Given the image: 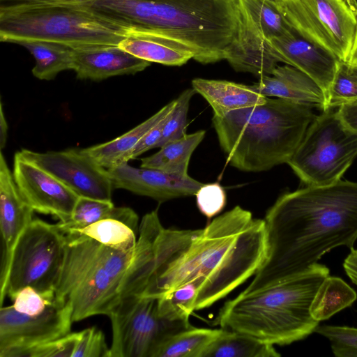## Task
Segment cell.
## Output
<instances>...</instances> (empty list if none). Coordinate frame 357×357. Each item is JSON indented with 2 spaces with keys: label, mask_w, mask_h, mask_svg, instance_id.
Returning a JSON list of instances; mask_svg holds the SVG:
<instances>
[{
  "label": "cell",
  "mask_w": 357,
  "mask_h": 357,
  "mask_svg": "<svg viewBox=\"0 0 357 357\" xmlns=\"http://www.w3.org/2000/svg\"><path fill=\"white\" fill-rule=\"evenodd\" d=\"M329 268L316 263L298 275L226 302L214 324L269 344L287 345L315 331L310 306Z\"/></svg>",
  "instance_id": "cell-5"
},
{
  "label": "cell",
  "mask_w": 357,
  "mask_h": 357,
  "mask_svg": "<svg viewBox=\"0 0 357 357\" xmlns=\"http://www.w3.org/2000/svg\"><path fill=\"white\" fill-rule=\"evenodd\" d=\"M139 31L89 9L45 6L0 10V39L6 43L46 40L72 48L118 45Z\"/></svg>",
  "instance_id": "cell-7"
},
{
  "label": "cell",
  "mask_w": 357,
  "mask_h": 357,
  "mask_svg": "<svg viewBox=\"0 0 357 357\" xmlns=\"http://www.w3.org/2000/svg\"><path fill=\"white\" fill-rule=\"evenodd\" d=\"M169 114L155 124L141 139L132 152V160L135 159L151 149L156 148L162 137L165 122Z\"/></svg>",
  "instance_id": "cell-39"
},
{
  "label": "cell",
  "mask_w": 357,
  "mask_h": 357,
  "mask_svg": "<svg viewBox=\"0 0 357 357\" xmlns=\"http://www.w3.org/2000/svg\"><path fill=\"white\" fill-rule=\"evenodd\" d=\"M344 270L351 282L357 285V250L351 249L343 263Z\"/></svg>",
  "instance_id": "cell-41"
},
{
  "label": "cell",
  "mask_w": 357,
  "mask_h": 357,
  "mask_svg": "<svg viewBox=\"0 0 357 357\" xmlns=\"http://www.w3.org/2000/svg\"><path fill=\"white\" fill-rule=\"evenodd\" d=\"M73 50V70L80 79L101 81L114 76L133 75L145 70L151 64L118 45H86Z\"/></svg>",
  "instance_id": "cell-18"
},
{
  "label": "cell",
  "mask_w": 357,
  "mask_h": 357,
  "mask_svg": "<svg viewBox=\"0 0 357 357\" xmlns=\"http://www.w3.org/2000/svg\"><path fill=\"white\" fill-rule=\"evenodd\" d=\"M86 7L183 47L204 64L226 60L259 77L278 65L241 0H86Z\"/></svg>",
  "instance_id": "cell-2"
},
{
  "label": "cell",
  "mask_w": 357,
  "mask_h": 357,
  "mask_svg": "<svg viewBox=\"0 0 357 357\" xmlns=\"http://www.w3.org/2000/svg\"><path fill=\"white\" fill-rule=\"evenodd\" d=\"M195 195L199 211L208 219L222 212L227 204L226 192L218 182L203 184Z\"/></svg>",
  "instance_id": "cell-36"
},
{
  "label": "cell",
  "mask_w": 357,
  "mask_h": 357,
  "mask_svg": "<svg viewBox=\"0 0 357 357\" xmlns=\"http://www.w3.org/2000/svg\"><path fill=\"white\" fill-rule=\"evenodd\" d=\"M356 20H357V8H356ZM347 61H348L351 63L357 64V24H356L355 34H354V40H353V43H352V46H351V50H350V52H349V54Z\"/></svg>",
  "instance_id": "cell-43"
},
{
  "label": "cell",
  "mask_w": 357,
  "mask_h": 357,
  "mask_svg": "<svg viewBox=\"0 0 357 357\" xmlns=\"http://www.w3.org/2000/svg\"><path fill=\"white\" fill-rule=\"evenodd\" d=\"M266 44L269 54L278 63L291 66L310 77L323 90L327 100L339 61L335 55L295 31L267 40Z\"/></svg>",
  "instance_id": "cell-16"
},
{
  "label": "cell",
  "mask_w": 357,
  "mask_h": 357,
  "mask_svg": "<svg viewBox=\"0 0 357 357\" xmlns=\"http://www.w3.org/2000/svg\"><path fill=\"white\" fill-rule=\"evenodd\" d=\"M201 130L167 143L155 153L141 160V167L154 169L179 176H188L189 162L205 136Z\"/></svg>",
  "instance_id": "cell-23"
},
{
  "label": "cell",
  "mask_w": 357,
  "mask_h": 357,
  "mask_svg": "<svg viewBox=\"0 0 357 357\" xmlns=\"http://www.w3.org/2000/svg\"><path fill=\"white\" fill-rule=\"evenodd\" d=\"M264 221L265 257L242 294L298 275L333 248H353L357 240V183L340 180L284 192L267 210Z\"/></svg>",
  "instance_id": "cell-3"
},
{
  "label": "cell",
  "mask_w": 357,
  "mask_h": 357,
  "mask_svg": "<svg viewBox=\"0 0 357 357\" xmlns=\"http://www.w3.org/2000/svg\"><path fill=\"white\" fill-rule=\"evenodd\" d=\"M63 232L84 235L105 246L122 252L134 250L137 241V231L125 222L114 218L103 219L84 228Z\"/></svg>",
  "instance_id": "cell-29"
},
{
  "label": "cell",
  "mask_w": 357,
  "mask_h": 357,
  "mask_svg": "<svg viewBox=\"0 0 357 357\" xmlns=\"http://www.w3.org/2000/svg\"><path fill=\"white\" fill-rule=\"evenodd\" d=\"M17 44L25 47L36 64L32 74L41 80H52L62 71L73 70L74 50L66 45L46 40H22Z\"/></svg>",
  "instance_id": "cell-25"
},
{
  "label": "cell",
  "mask_w": 357,
  "mask_h": 357,
  "mask_svg": "<svg viewBox=\"0 0 357 357\" xmlns=\"http://www.w3.org/2000/svg\"><path fill=\"white\" fill-rule=\"evenodd\" d=\"M347 6L355 13L357 8V0H344Z\"/></svg>",
  "instance_id": "cell-44"
},
{
  "label": "cell",
  "mask_w": 357,
  "mask_h": 357,
  "mask_svg": "<svg viewBox=\"0 0 357 357\" xmlns=\"http://www.w3.org/2000/svg\"><path fill=\"white\" fill-rule=\"evenodd\" d=\"M199 290V286L190 282L157 299L159 315L169 321H189L190 315L195 311Z\"/></svg>",
  "instance_id": "cell-31"
},
{
  "label": "cell",
  "mask_w": 357,
  "mask_h": 357,
  "mask_svg": "<svg viewBox=\"0 0 357 357\" xmlns=\"http://www.w3.org/2000/svg\"><path fill=\"white\" fill-rule=\"evenodd\" d=\"M54 298L44 296L30 286L20 289L12 299L13 306L19 312L28 315H38L43 312Z\"/></svg>",
  "instance_id": "cell-38"
},
{
  "label": "cell",
  "mask_w": 357,
  "mask_h": 357,
  "mask_svg": "<svg viewBox=\"0 0 357 357\" xmlns=\"http://www.w3.org/2000/svg\"><path fill=\"white\" fill-rule=\"evenodd\" d=\"M223 328H188L166 338L155 349L153 357H200L203 351L216 339Z\"/></svg>",
  "instance_id": "cell-27"
},
{
  "label": "cell",
  "mask_w": 357,
  "mask_h": 357,
  "mask_svg": "<svg viewBox=\"0 0 357 357\" xmlns=\"http://www.w3.org/2000/svg\"><path fill=\"white\" fill-rule=\"evenodd\" d=\"M175 99L151 117L116 138L96 146L82 149L99 165L106 169L128 163L132 152L141 139L160 121L173 110Z\"/></svg>",
  "instance_id": "cell-21"
},
{
  "label": "cell",
  "mask_w": 357,
  "mask_h": 357,
  "mask_svg": "<svg viewBox=\"0 0 357 357\" xmlns=\"http://www.w3.org/2000/svg\"><path fill=\"white\" fill-rule=\"evenodd\" d=\"M275 6L299 36L347 60L357 20L344 0H280Z\"/></svg>",
  "instance_id": "cell-10"
},
{
  "label": "cell",
  "mask_w": 357,
  "mask_h": 357,
  "mask_svg": "<svg viewBox=\"0 0 357 357\" xmlns=\"http://www.w3.org/2000/svg\"><path fill=\"white\" fill-rule=\"evenodd\" d=\"M252 86L266 97L287 99L322 111L328 109L321 87L307 75L287 64L278 65L270 75L261 76Z\"/></svg>",
  "instance_id": "cell-19"
},
{
  "label": "cell",
  "mask_w": 357,
  "mask_h": 357,
  "mask_svg": "<svg viewBox=\"0 0 357 357\" xmlns=\"http://www.w3.org/2000/svg\"><path fill=\"white\" fill-rule=\"evenodd\" d=\"M118 46L137 58L165 66H181L194 57L193 53L183 47L145 35L127 36Z\"/></svg>",
  "instance_id": "cell-24"
},
{
  "label": "cell",
  "mask_w": 357,
  "mask_h": 357,
  "mask_svg": "<svg viewBox=\"0 0 357 357\" xmlns=\"http://www.w3.org/2000/svg\"><path fill=\"white\" fill-rule=\"evenodd\" d=\"M357 100V64L339 60L328 98V108Z\"/></svg>",
  "instance_id": "cell-32"
},
{
  "label": "cell",
  "mask_w": 357,
  "mask_h": 357,
  "mask_svg": "<svg viewBox=\"0 0 357 357\" xmlns=\"http://www.w3.org/2000/svg\"><path fill=\"white\" fill-rule=\"evenodd\" d=\"M13 175L26 202L34 211L68 221L79 196L65 184L19 152L14 156Z\"/></svg>",
  "instance_id": "cell-14"
},
{
  "label": "cell",
  "mask_w": 357,
  "mask_h": 357,
  "mask_svg": "<svg viewBox=\"0 0 357 357\" xmlns=\"http://www.w3.org/2000/svg\"><path fill=\"white\" fill-rule=\"evenodd\" d=\"M271 1L274 2V3H276L277 1H280V0H271Z\"/></svg>",
  "instance_id": "cell-45"
},
{
  "label": "cell",
  "mask_w": 357,
  "mask_h": 357,
  "mask_svg": "<svg viewBox=\"0 0 357 357\" xmlns=\"http://www.w3.org/2000/svg\"><path fill=\"white\" fill-rule=\"evenodd\" d=\"M356 299V292L342 278L328 275L315 294L310 306V313L319 322L327 320L351 306Z\"/></svg>",
  "instance_id": "cell-28"
},
{
  "label": "cell",
  "mask_w": 357,
  "mask_h": 357,
  "mask_svg": "<svg viewBox=\"0 0 357 357\" xmlns=\"http://www.w3.org/2000/svg\"><path fill=\"white\" fill-rule=\"evenodd\" d=\"M313 108L267 97L261 105L213 116L212 121L227 163L259 172L287 163L316 116Z\"/></svg>",
  "instance_id": "cell-4"
},
{
  "label": "cell",
  "mask_w": 357,
  "mask_h": 357,
  "mask_svg": "<svg viewBox=\"0 0 357 357\" xmlns=\"http://www.w3.org/2000/svg\"><path fill=\"white\" fill-rule=\"evenodd\" d=\"M337 111L343 121L357 131V100L338 107Z\"/></svg>",
  "instance_id": "cell-40"
},
{
  "label": "cell",
  "mask_w": 357,
  "mask_h": 357,
  "mask_svg": "<svg viewBox=\"0 0 357 357\" xmlns=\"http://www.w3.org/2000/svg\"><path fill=\"white\" fill-rule=\"evenodd\" d=\"M315 333L326 337L336 357H357V328L347 326H318Z\"/></svg>",
  "instance_id": "cell-34"
},
{
  "label": "cell",
  "mask_w": 357,
  "mask_h": 357,
  "mask_svg": "<svg viewBox=\"0 0 357 357\" xmlns=\"http://www.w3.org/2000/svg\"><path fill=\"white\" fill-rule=\"evenodd\" d=\"M108 317L112 329L109 357H153L166 338L192 326L189 321L162 318L157 299L137 296L121 298Z\"/></svg>",
  "instance_id": "cell-11"
},
{
  "label": "cell",
  "mask_w": 357,
  "mask_h": 357,
  "mask_svg": "<svg viewBox=\"0 0 357 357\" xmlns=\"http://www.w3.org/2000/svg\"><path fill=\"white\" fill-rule=\"evenodd\" d=\"M195 93L192 88L187 89L175 99V106L165 122L162 137L156 148L187 135L188 112L190 100Z\"/></svg>",
  "instance_id": "cell-33"
},
{
  "label": "cell",
  "mask_w": 357,
  "mask_h": 357,
  "mask_svg": "<svg viewBox=\"0 0 357 357\" xmlns=\"http://www.w3.org/2000/svg\"><path fill=\"white\" fill-rule=\"evenodd\" d=\"M33 209L21 195L6 160L0 154V230L1 259L0 303L6 296L10 267L17 243L31 222Z\"/></svg>",
  "instance_id": "cell-15"
},
{
  "label": "cell",
  "mask_w": 357,
  "mask_h": 357,
  "mask_svg": "<svg viewBox=\"0 0 357 357\" xmlns=\"http://www.w3.org/2000/svg\"><path fill=\"white\" fill-rule=\"evenodd\" d=\"M192 86L208 102L215 116H223L236 109L261 105L267 99L252 85L227 80L195 78L192 80Z\"/></svg>",
  "instance_id": "cell-20"
},
{
  "label": "cell",
  "mask_w": 357,
  "mask_h": 357,
  "mask_svg": "<svg viewBox=\"0 0 357 357\" xmlns=\"http://www.w3.org/2000/svg\"><path fill=\"white\" fill-rule=\"evenodd\" d=\"M121 298L158 299L188 282L199 288L195 310L211 307L255 274L266 254L264 219L236 206L204 228L173 229L158 208L144 215Z\"/></svg>",
  "instance_id": "cell-1"
},
{
  "label": "cell",
  "mask_w": 357,
  "mask_h": 357,
  "mask_svg": "<svg viewBox=\"0 0 357 357\" xmlns=\"http://www.w3.org/2000/svg\"><path fill=\"white\" fill-rule=\"evenodd\" d=\"M273 345L247 335L224 329L200 357H279Z\"/></svg>",
  "instance_id": "cell-26"
},
{
  "label": "cell",
  "mask_w": 357,
  "mask_h": 357,
  "mask_svg": "<svg viewBox=\"0 0 357 357\" xmlns=\"http://www.w3.org/2000/svg\"><path fill=\"white\" fill-rule=\"evenodd\" d=\"M19 153L79 197L112 201L114 187L107 169L99 165L82 149L44 153L22 149Z\"/></svg>",
  "instance_id": "cell-13"
},
{
  "label": "cell",
  "mask_w": 357,
  "mask_h": 357,
  "mask_svg": "<svg viewBox=\"0 0 357 357\" xmlns=\"http://www.w3.org/2000/svg\"><path fill=\"white\" fill-rule=\"evenodd\" d=\"M0 111V146L1 149H3L6 144L8 124L6 120V117L3 114V107L1 104Z\"/></svg>",
  "instance_id": "cell-42"
},
{
  "label": "cell",
  "mask_w": 357,
  "mask_h": 357,
  "mask_svg": "<svg viewBox=\"0 0 357 357\" xmlns=\"http://www.w3.org/2000/svg\"><path fill=\"white\" fill-rule=\"evenodd\" d=\"M79 332L70 333L61 337L19 351L15 357H73Z\"/></svg>",
  "instance_id": "cell-35"
},
{
  "label": "cell",
  "mask_w": 357,
  "mask_h": 357,
  "mask_svg": "<svg viewBox=\"0 0 357 357\" xmlns=\"http://www.w3.org/2000/svg\"><path fill=\"white\" fill-rule=\"evenodd\" d=\"M356 156L357 131L331 107L316 115L287 164L305 185H324L341 180Z\"/></svg>",
  "instance_id": "cell-8"
},
{
  "label": "cell",
  "mask_w": 357,
  "mask_h": 357,
  "mask_svg": "<svg viewBox=\"0 0 357 357\" xmlns=\"http://www.w3.org/2000/svg\"><path fill=\"white\" fill-rule=\"evenodd\" d=\"M114 218L139 231L137 213L128 207H116L112 201L79 197L70 218L57 225L63 231L84 228L99 220Z\"/></svg>",
  "instance_id": "cell-22"
},
{
  "label": "cell",
  "mask_w": 357,
  "mask_h": 357,
  "mask_svg": "<svg viewBox=\"0 0 357 357\" xmlns=\"http://www.w3.org/2000/svg\"><path fill=\"white\" fill-rule=\"evenodd\" d=\"M70 303L57 301L38 315L17 312L13 305L0 309V357H15L24 349L54 340L70 333Z\"/></svg>",
  "instance_id": "cell-12"
},
{
  "label": "cell",
  "mask_w": 357,
  "mask_h": 357,
  "mask_svg": "<svg viewBox=\"0 0 357 357\" xmlns=\"http://www.w3.org/2000/svg\"><path fill=\"white\" fill-rule=\"evenodd\" d=\"M255 21L264 40L284 37L294 31L271 0H241Z\"/></svg>",
  "instance_id": "cell-30"
},
{
  "label": "cell",
  "mask_w": 357,
  "mask_h": 357,
  "mask_svg": "<svg viewBox=\"0 0 357 357\" xmlns=\"http://www.w3.org/2000/svg\"><path fill=\"white\" fill-rule=\"evenodd\" d=\"M79 333L73 357H109V347L101 330L92 326Z\"/></svg>",
  "instance_id": "cell-37"
},
{
  "label": "cell",
  "mask_w": 357,
  "mask_h": 357,
  "mask_svg": "<svg viewBox=\"0 0 357 357\" xmlns=\"http://www.w3.org/2000/svg\"><path fill=\"white\" fill-rule=\"evenodd\" d=\"M107 171L114 188L126 190L159 202L195 195L204 184L190 176H179L154 169L134 167L128 163Z\"/></svg>",
  "instance_id": "cell-17"
},
{
  "label": "cell",
  "mask_w": 357,
  "mask_h": 357,
  "mask_svg": "<svg viewBox=\"0 0 357 357\" xmlns=\"http://www.w3.org/2000/svg\"><path fill=\"white\" fill-rule=\"evenodd\" d=\"M66 246V234L57 223L33 219L15 248L7 295L13 299L20 289L30 286L44 296L54 298Z\"/></svg>",
  "instance_id": "cell-9"
},
{
  "label": "cell",
  "mask_w": 357,
  "mask_h": 357,
  "mask_svg": "<svg viewBox=\"0 0 357 357\" xmlns=\"http://www.w3.org/2000/svg\"><path fill=\"white\" fill-rule=\"evenodd\" d=\"M64 233L66 252L55 298L70 304L73 321L109 316L121 301L120 286L135 250L119 251L84 235Z\"/></svg>",
  "instance_id": "cell-6"
}]
</instances>
